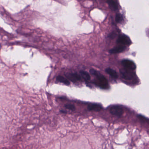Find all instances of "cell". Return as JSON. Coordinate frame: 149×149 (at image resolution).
<instances>
[{"label":"cell","instance_id":"5b68a950","mask_svg":"<svg viewBox=\"0 0 149 149\" xmlns=\"http://www.w3.org/2000/svg\"><path fill=\"white\" fill-rule=\"evenodd\" d=\"M120 72L123 78L127 80H131L135 76L134 73L132 72L130 70L122 69L120 70Z\"/></svg>","mask_w":149,"mask_h":149},{"label":"cell","instance_id":"52a82bcc","mask_svg":"<svg viewBox=\"0 0 149 149\" xmlns=\"http://www.w3.org/2000/svg\"><path fill=\"white\" fill-rule=\"evenodd\" d=\"M126 49V47L123 45L118 46L112 49L109 51V53H118L123 52Z\"/></svg>","mask_w":149,"mask_h":149},{"label":"cell","instance_id":"8fae6325","mask_svg":"<svg viewBox=\"0 0 149 149\" xmlns=\"http://www.w3.org/2000/svg\"><path fill=\"white\" fill-rule=\"evenodd\" d=\"M110 7V9L113 11H116L118 9V6L116 2L114 1H107Z\"/></svg>","mask_w":149,"mask_h":149},{"label":"cell","instance_id":"ba28073f","mask_svg":"<svg viewBox=\"0 0 149 149\" xmlns=\"http://www.w3.org/2000/svg\"><path fill=\"white\" fill-rule=\"evenodd\" d=\"M88 108L89 110L100 111L102 108V105L98 104H92L88 106Z\"/></svg>","mask_w":149,"mask_h":149},{"label":"cell","instance_id":"4fadbf2b","mask_svg":"<svg viewBox=\"0 0 149 149\" xmlns=\"http://www.w3.org/2000/svg\"><path fill=\"white\" fill-rule=\"evenodd\" d=\"M123 20V17L121 14L120 13H118L116 15V23H120Z\"/></svg>","mask_w":149,"mask_h":149},{"label":"cell","instance_id":"6da1fadb","mask_svg":"<svg viewBox=\"0 0 149 149\" xmlns=\"http://www.w3.org/2000/svg\"><path fill=\"white\" fill-rule=\"evenodd\" d=\"M90 72L91 74L96 76L97 80L94 82L95 84L103 89H108L109 88V85L108 81L102 74L93 69H90Z\"/></svg>","mask_w":149,"mask_h":149},{"label":"cell","instance_id":"3957f363","mask_svg":"<svg viewBox=\"0 0 149 149\" xmlns=\"http://www.w3.org/2000/svg\"><path fill=\"white\" fill-rule=\"evenodd\" d=\"M110 112L112 115L120 117L123 114V108L119 105H114L111 107Z\"/></svg>","mask_w":149,"mask_h":149},{"label":"cell","instance_id":"8992f818","mask_svg":"<svg viewBox=\"0 0 149 149\" xmlns=\"http://www.w3.org/2000/svg\"><path fill=\"white\" fill-rule=\"evenodd\" d=\"M66 76L71 81L74 83L81 80V76L77 73H70L67 74Z\"/></svg>","mask_w":149,"mask_h":149},{"label":"cell","instance_id":"7a4b0ae2","mask_svg":"<svg viewBox=\"0 0 149 149\" xmlns=\"http://www.w3.org/2000/svg\"><path fill=\"white\" fill-rule=\"evenodd\" d=\"M118 43L122 44L123 46H130L131 44V40L129 37L125 35H119L117 40Z\"/></svg>","mask_w":149,"mask_h":149},{"label":"cell","instance_id":"277c9868","mask_svg":"<svg viewBox=\"0 0 149 149\" xmlns=\"http://www.w3.org/2000/svg\"><path fill=\"white\" fill-rule=\"evenodd\" d=\"M122 65L127 70L133 71L136 69V65L133 61L130 60L125 59L122 61Z\"/></svg>","mask_w":149,"mask_h":149},{"label":"cell","instance_id":"9a60e30c","mask_svg":"<svg viewBox=\"0 0 149 149\" xmlns=\"http://www.w3.org/2000/svg\"><path fill=\"white\" fill-rule=\"evenodd\" d=\"M116 34L115 33H112L111 34L109 35V37H110L111 38H113L115 37H116Z\"/></svg>","mask_w":149,"mask_h":149},{"label":"cell","instance_id":"30bf717a","mask_svg":"<svg viewBox=\"0 0 149 149\" xmlns=\"http://www.w3.org/2000/svg\"><path fill=\"white\" fill-rule=\"evenodd\" d=\"M80 74L81 77L85 81H88L90 80V76L89 74L85 71H80Z\"/></svg>","mask_w":149,"mask_h":149},{"label":"cell","instance_id":"5bb4252c","mask_svg":"<svg viewBox=\"0 0 149 149\" xmlns=\"http://www.w3.org/2000/svg\"><path fill=\"white\" fill-rule=\"evenodd\" d=\"M65 107L67 109H70L71 110H74L75 107L74 105L73 104H66L65 105Z\"/></svg>","mask_w":149,"mask_h":149},{"label":"cell","instance_id":"7c38bea8","mask_svg":"<svg viewBox=\"0 0 149 149\" xmlns=\"http://www.w3.org/2000/svg\"><path fill=\"white\" fill-rule=\"evenodd\" d=\"M57 80L59 82L63 83V84H65L67 85H70V81L67 79L66 78L63 76H58L57 78Z\"/></svg>","mask_w":149,"mask_h":149},{"label":"cell","instance_id":"9c48e42d","mask_svg":"<svg viewBox=\"0 0 149 149\" xmlns=\"http://www.w3.org/2000/svg\"><path fill=\"white\" fill-rule=\"evenodd\" d=\"M106 73H107L109 75L111 76L113 78L117 79L118 77L117 73L115 70L110 68H107L105 70Z\"/></svg>","mask_w":149,"mask_h":149}]
</instances>
